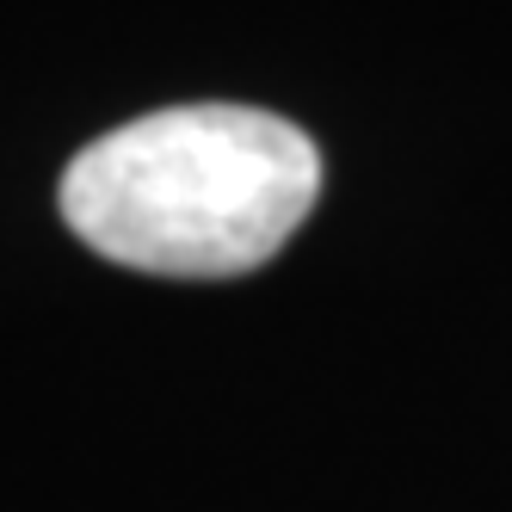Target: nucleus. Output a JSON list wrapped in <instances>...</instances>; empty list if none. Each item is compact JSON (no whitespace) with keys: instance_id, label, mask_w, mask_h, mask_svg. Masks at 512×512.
<instances>
[{"instance_id":"nucleus-1","label":"nucleus","mask_w":512,"mask_h":512,"mask_svg":"<svg viewBox=\"0 0 512 512\" xmlns=\"http://www.w3.org/2000/svg\"><path fill=\"white\" fill-rule=\"evenodd\" d=\"M321 149L260 105H167L68 161L62 223L155 278H241L309 223Z\"/></svg>"}]
</instances>
